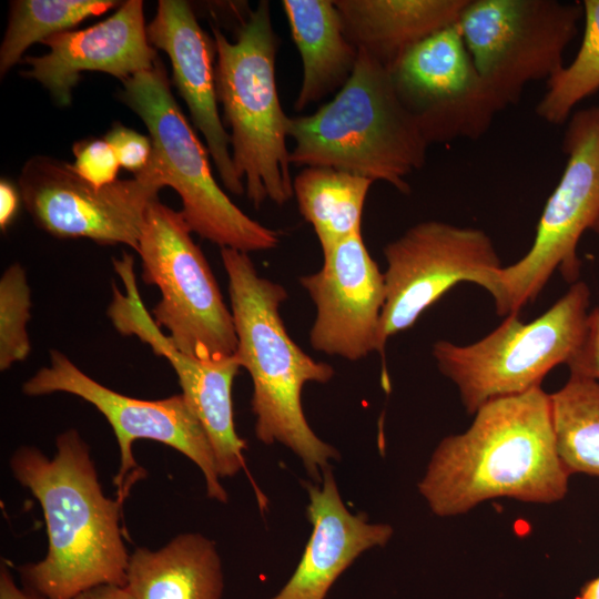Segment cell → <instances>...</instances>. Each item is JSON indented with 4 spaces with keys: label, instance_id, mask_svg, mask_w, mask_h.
I'll return each mask as SVG.
<instances>
[{
    "label": "cell",
    "instance_id": "6da1fadb",
    "mask_svg": "<svg viewBox=\"0 0 599 599\" xmlns=\"http://www.w3.org/2000/svg\"><path fill=\"white\" fill-rule=\"evenodd\" d=\"M570 476L557 450L550 394L538 386L487 402L465 432L441 439L418 491L434 515L454 517L495 498L557 502Z\"/></svg>",
    "mask_w": 599,
    "mask_h": 599
},
{
    "label": "cell",
    "instance_id": "7a4b0ae2",
    "mask_svg": "<svg viewBox=\"0 0 599 599\" xmlns=\"http://www.w3.org/2000/svg\"><path fill=\"white\" fill-rule=\"evenodd\" d=\"M48 458L21 446L10 458L16 480L39 501L48 550L17 567L21 585L43 599H73L100 585H126L130 555L120 525L122 501L106 497L90 448L77 429L57 436Z\"/></svg>",
    "mask_w": 599,
    "mask_h": 599
},
{
    "label": "cell",
    "instance_id": "3957f363",
    "mask_svg": "<svg viewBox=\"0 0 599 599\" xmlns=\"http://www.w3.org/2000/svg\"><path fill=\"white\" fill-rule=\"evenodd\" d=\"M221 258L237 337L235 356L253 384L255 436L265 445L290 448L319 484L329 460L339 454L311 428L302 390L307 383L329 382L335 370L306 354L288 335L280 313L287 298L281 284L261 276L248 253L224 247Z\"/></svg>",
    "mask_w": 599,
    "mask_h": 599
},
{
    "label": "cell",
    "instance_id": "277c9868",
    "mask_svg": "<svg viewBox=\"0 0 599 599\" xmlns=\"http://www.w3.org/2000/svg\"><path fill=\"white\" fill-rule=\"evenodd\" d=\"M292 165L323 166L383 181L407 194V177L426 162L429 144L400 102L389 70L358 50L352 75L333 100L290 118Z\"/></svg>",
    "mask_w": 599,
    "mask_h": 599
},
{
    "label": "cell",
    "instance_id": "5b68a950",
    "mask_svg": "<svg viewBox=\"0 0 599 599\" xmlns=\"http://www.w3.org/2000/svg\"><path fill=\"white\" fill-rule=\"evenodd\" d=\"M212 35L217 101L231 129L236 174L255 207L267 199L283 205L294 197L286 143L290 118L276 88L280 41L270 2H258L241 24L235 41H230L216 27H212Z\"/></svg>",
    "mask_w": 599,
    "mask_h": 599
},
{
    "label": "cell",
    "instance_id": "8992f818",
    "mask_svg": "<svg viewBox=\"0 0 599 599\" xmlns=\"http://www.w3.org/2000/svg\"><path fill=\"white\" fill-rule=\"evenodd\" d=\"M590 290L582 281L549 309L529 323L510 314L481 339L458 345L445 339L433 344L439 372L451 380L467 414L487 402L541 386L557 365L579 349L589 315Z\"/></svg>",
    "mask_w": 599,
    "mask_h": 599
},
{
    "label": "cell",
    "instance_id": "52a82bcc",
    "mask_svg": "<svg viewBox=\"0 0 599 599\" xmlns=\"http://www.w3.org/2000/svg\"><path fill=\"white\" fill-rule=\"evenodd\" d=\"M122 83L120 99L145 124L165 186L180 195L191 231L221 248L251 253L276 247L280 234L246 215L217 184L210 153L175 101L161 61Z\"/></svg>",
    "mask_w": 599,
    "mask_h": 599
},
{
    "label": "cell",
    "instance_id": "ba28073f",
    "mask_svg": "<svg viewBox=\"0 0 599 599\" xmlns=\"http://www.w3.org/2000/svg\"><path fill=\"white\" fill-rule=\"evenodd\" d=\"M562 150L567 161L548 197L530 250L497 270L490 293L499 316L518 314L534 302L551 275L579 281L578 244L599 215V105L573 111L567 120Z\"/></svg>",
    "mask_w": 599,
    "mask_h": 599
},
{
    "label": "cell",
    "instance_id": "9c48e42d",
    "mask_svg": "<svg viewBox=\"0 0 599 599\" xmlns=\"http://www.w3.org/2000/svg\"><path fill=\"white\" fill-rule=\"evenodd\" d=\"M180 211L153 199L139 240L142 280L161 300L151 311L179 351L201 359L232 356L237 337L231 308Z\"/></svg>",
    "mask_w": 599,
    "mask_h": 599
},
{
    "label": "cell",
    "instance_id": "30bf717a",
    "mask_svg": "<svg viewBox=\"0 0 599 599\" xmlns=\"http://www.w3.org/2000/svg\"><path fill=\"white\" fill-rule=\"evenodd\" d=\"M583 18L581 2L468 0L457 22L475 67L501 110L525 87L550 80Z\"/></svg>",
    "mask_w": 599,
    "mask_h": 599
},
{
    "label": "cell",
    "instance_id": "8fae6325",
    "mask_svg": "<svg viewBox=\"0 0 599 599\" xmlns=\"http://www.w3.org/2000/svg\"><path fill=\"white\" fill-rule=\"evenodd\" d=\"M49 358L48 366L23 383L22 392L28 396L68 393L92 404L106 418L120 449V467L113 479L118 499L123 502L132 483L144 474L134 459L133 443L150 439L192 460L203 473L209 498L229 501L205 430L182 394L158 400L130 397L91 378L60 351L51 349Z\"/></svg>",
    "mask_w": 599,
    "mask_h": 599
},
{
    "label": "cell",
    "instance_id": "7c38bea8",
    "mask_svg": "<svg viewBox=\"0 0 599 599\" xmlns=\"http://www.w3.org/2000/svg\"><path fill=\"white\" fill-rule=\"evenodd\" d=\"M383 254L386 270L380 354L392 336L412 327L457 283H474L490 294L496 271L502 266L484 231L441 221L413 225L387 243Z\"/></svg>",
    "mask_w": 599,
    "mask_h": 599
},
{
    "label": "cell",
    "instance_id": "4fadbf2b",
    "mask_svg": "<svg viewBox=\"0 0 599 599\" xmlns=\"http://www.w3.org/2000/svg\"><path fill=\"white\" fill-rule=\"evenodd\" d=\"M165 182L154 156L133 179L97 187L70 163L35 155L19 177L21 200L35 224L60 238L125 244L138 251L145 213Z\"/></svg>",
    "mask_w": 599,
    "mask_h": 599
},
{
    "label": "cell",
    "instance_id": "5bb4252c",
    "mask_svg": "<svg viewBox=\"0 0 599 599\" xmlns=\"http://www.w3.org/2000/svg\"><path fill=\"white\" fill-rule=\"evenodd\" d=\"M390 74L400 102L429 145L479 139L501 111L457 23L413 47Z\"/></svg>",
    "mask_w": 599,
    "mask_h": 599
},
{
    "label": "cell",
    "instance_id": "9a60e30c",
    "mask_svg": "<svg viewBox=\"0 0 599 599\" xmlns=\"http://www.w3.org/2000/svg\"><path fill=\"white\" fill-rule=\"evenodd\" d=\"M298 281L315 306L308 336L315 351L349 362L378 352L385 280L362 233L323 253L322 267Z\"/></svg>",
    "mask_w": 599,
    "mask_h": 599
},
{
    "label": "cell",
    "instance_id": "2e32d148",
    "mask_svg": "<svg viewBox=\"0 0 599 599\" xmlns=\"http://www.w3.org/2000/svg\"><path fill=\"white\" fill-rule=\"evenodd\" d=\"M47 54L27 57L21 74L39 81L58 105L71 102L83 71H100L121 81L153 68L158 60L146 34L143 2L124 1L110 17L82 30H69L42 41Z\"/></svg>",
    "mask_w": 599,
    "mask_h": 599
},
{
    "label": "cell",
    "instance_id": "e0dca14e",
    "mask_svg": "<svg viewBox=\"0 0 599 599\" xmlns=\"http://www.w3.org/2000/svg\"><path fill=\"white\" fill-rule=\"evenodd\" d=\"M146 34L153 48L167 54L174 85L205 139L223 185L233 194L245 193L244 182L233 164L230 134L219 114L213 37L201 28L184 0H160L155 17L146 26Z\"/></svg>",
    "mask_w": 599,
    "mask_h": 599
},
{
    "label": "cell",
    "instance_id": "ac0fdd59",
    "mask_svg": "<svg viewBox=\"0 0 599 599\" xmlns=\"http://www.w3.org/2000/svg\"><path fill=\"white\" fill-rule=\"evenodd\" d=\"M311 537L285 586L270 599H325L337 578L364 551L384 547L394 534L388 524L369 522L345 506L331 467L319 484L307 485Z\"/></svg>",
    "mask_w": 599,
    "mask_h": 599
},
{
    "label": "cell",
    "instance_id": "d6986e66",
    "mask_svg": "<svg viewBox=\"0 0 599 599\" xmlns=\"http://www.w3.org/2000/svg\"><path fill=\"white\" fill-rule=\"evenodd\" d=\"M144 343L175 370L182 395L202 424L221 478L245 467L246 441L235 429L232 386L241 366L234 355L201 359L179 351L159 327L146 331Z\"/></svg>",
    "mask_w": 599,
    "mask_h": 599
},
{
    "label": "cell",
    "instance_id": "ffe728a7",
    "mask_svg": "<svg viewBox=\"0 0 599 599\" xmlns=\"http://www.w3.org/2000/svg\"><path fill=\"white\" fill-rule=\"evenodd\" d=\"M468 0H334L351 43L387 70L413 47L456 24Z\"/></svg>",
    "mask_w": 599,
    "mask_h": 599
},
{
    "label": "cell",
    "instance_id": "44dd1931",
    "mask_svg": "<svg viewBox=\"0 0 599 599\" xmlns=\"http://www.w3.org/2000/svg\"><path fill=\"white\" fill-rule=\"evenodd\" d=\"M125 587L134 599H222V561L213 540L183 532L165 546L134 549Z\"/></svg>",
    "mask_w": 599,
    "mask_h": 599
},
{
    "label": "cell",
    "instance_id": "7402d4cb",
    "mask_svg": "<svg viewBox=\"0 0 599 599\" xmlns=\"http://www.w3.org/2000/svg\"><path fill=\"white\" fill-rule=\"evenodd\" d=\"M282 8L302 58L303 78L294 109L303 111L343 88L358 50L344 33L334 0H283Z\"/></svg>",
    "mask_w": 599,
    "mask_h": 599
},
{
    "label": "cell",
    "instance_id": "603a6c76",
    "mask_svg": "<svg viewBox=\"0 0 599 599\" xmlns=\"http://www.w3.org/2000/svg\"><path fill=\"white\" fill-rule=\"evenodd\" d=\"M373 181L336 169L306 166L293 179L300 213L323 253L362 233L364 204Z\"/></svg>",
    "mask_w": 599,
    "mask_h": 599
},
{
    "label": "cell",
    "instance_id": "cb8c5ba5",
    "mask_svg": "<svg viewBox=\"0 0 599 599\" xmlns=\"http://www.w3.org/2000/svg\"><path fill=\"white\" fill-rule=\"evenodd\" d=\"M550 403L562 464L570 475L599 477V380L570 374Z\"/></svg>",
    "mask_w": 599,
    "mask_h": 599
},
{
    "label": "cell",
    "instance_id": "d4e9b609",
    "mask_svg": "<svg viewBox=\"0 0 599 599\" xmlns=\"http://www.w3.org/2000/svg\"><path fill=\"white\" fill-rule=\"evenodd\" d=\"M113 0H16L0 47V73L18 63L35 42L69 31L81 21L114 8Z\"/></svg>",
    "mask_w": 599,
    "mask_h": 599
},
{
    "label": "cell",
    "instance_id": "484cf974",
    "mask_svg": "<svg viewBox=\"0 0 599 599\" xmlns=\"http://www.w3.org/2000/svg\"><path fill=\"white\" fill-rule=\"evenodd\" d=\"M583 33L573 60L547 81L536 113L551 124H564L576 105L599 90V0L581 1Z\"/></svg>",
    "mask_w": 599,
    "mask_h": 599
},
{
    "label": "cell",
    "instance_id": "4316f807",
    "mask_svg": "<svg viewBox=\"0 0 599 599\" xmlns=\"http://www.w3.org/2000/svg\"><path fill=\"white\" fill-rule=\"evenodd\" d=\"M31 290L24 268L11 264L0 278V369L24 361L31 352L27 323L31 317Z\"/></svg>",
    "mask_w": 599,
    "mask_h": 599
},
{
    "label": "cell",
    "instance_id": "83f0119b",
    "mask_svg": "<svg viewBox=\"0 0 599 599\" xmlns=\"http://www.w3.org/2000/svg\"><path fill=\"white\" fill-rule=\"evenodd\" d=\"M75 173L97 187L114 183L120 163L105 139H84L73 145Z\"/></svg>",
    "mask_w": 599,
    "mask_h": 599
},
{
    "label": "cell",
    "instance_id": "f1b7e54d",
    "mask_svg": "<svg viewBox=\"0 0 599 599\" xmlns=\"http://www.w3.org/2000/svg\"><path fill=\"white\" fill-rule=\"evenodd\" d=\"M104 139L112 146L120 166L133 172L134 175L149 166L153 155V143L150 136L121 123H114Z\"/></svg>",
    "mask_w": 599,
    "mask_h": 599
},
{
    "label": "cell",
    "instance_id": "f546056e",
    "mask_svg": "<svg viewBox=\"0 0 599 599\" xmlns=\"http://www.w3.org/2000/svg\"><path fill=\"white\" fill-rule=\"evenodd\" d=\"M567 366L570 374L599 380V307L589 312L582 343Z\"/></svg>",
    "mask_w": 599,
    "mask_h": 599
},
{
    "label": "cell",
    "instance_id": "4dcf8cb0",
    "mask_svg": "<svg viewBox=\"0 0 599 599\" xmlns=\"http://www.w3.org/2000/svg\"><path fill=\"white\" fill-rule=\"evenodd\" d=\"M20 190L10 181L0 182V227L4 231L14 220L20 205Z\"/></svg>",
    "mask_w": 599,
    "mask_h": 599
},
{
    "label": "cell",
    "instance_id": "1f68e13d",
    "mask_svg": "<svg viewBox=\"0 0 599 599\" xmlns=\"http://www.w3.org/2000/svg\"><path fill=\"white\" fill-rule=\"evenodd\" d=\"M0 599H43L34 591L19 586L6 560L1 561L0 567Z\"/></svg>",
    "mask_w": 599,
    "mask_h": 599
},
{
    "label": "cell",
    "instance_id": "d6a6232c",
    "mask_svg": "<svg viewBox=\"0 0 599 599\" xmlns=\"http://www.w3.org/2000/svg\"><path fill=\"white\" fill-rule=\"evenodd\" d=\"M73 599H134L125 586L100 585L82 591Z\"/></svg>",
    "mask_w": 599,
    "mask_h": 599
},
{
    "label": "cell",
    "instance_id": "836d02e7",
    "mask_svg": "<svg viewBox=\"0 0 599 599\" xmlns=\"http://www.w3.org/2000/svg\"><path fill=\"white\" fill-rule=\"evenodd\" d=\"M575 599H599V576L583 583Z\"/></svg>",
    "mask_w": 599,
    "mask_h": 599
},
{
    "label": "cell",
    "instance_id": "e575fe53",
    "mask_svg": "<svg viewBox=\"0 0 599 599\" xmlns=\"http://www.w3.org/2000/svg\"><path fill=\"white\" fill-rule=\"evenodd\" d=\"M591 231H593L595 233H597L599 235V215H598L595 224L592 225Z\"/></svg>",
    "mask_w": 599,
    "mask_h": 599
}]
</instances>
